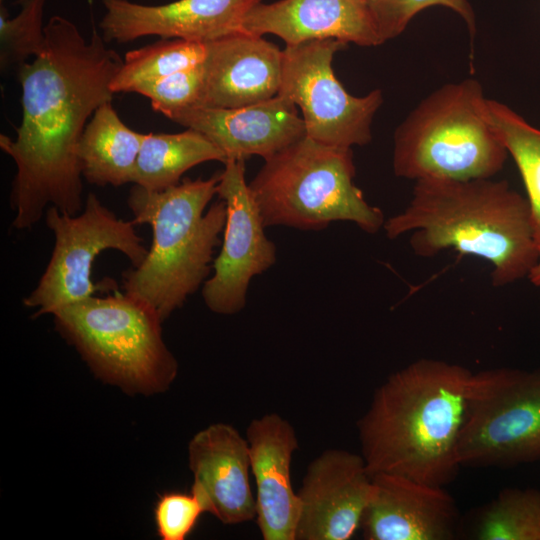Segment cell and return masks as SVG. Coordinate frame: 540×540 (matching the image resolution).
<instances>
[{
	"instance_id": "cell-1",
	"label": "cell",
	"mask_w": 540,
	"mask_h": 540,
	"mask_svg": "<svg viewBox=\"0 0 540 540\" xmlns=\"http://www.w3.org/2000/svg\"><path fill=\"white\" fill-rule=\"evenodd\" d=\"M44 46L17 70L22 119L14 139L0 148L16 165L10 205L12 227L29 230L48 207L69 215L84 206L78 145L94 112L114 96L110 84L123 59L93 29L89 40L55 15L44 27Z\"/></svg>"
},
{
	"instance_id": "cell-2",
	"label": "cell",
	"mask_w": 540,
	"mask_h": 540,
	"mask_svg": "<svg viewBox=\"0 0 540 540\" xmlns=\"http://www.w3.org/2000/svg\"><path fill=\"white\" fill-rule=\"evenodd\" d=\"M472 378L461 365L430 358L391 374L358 422L370 474H397L442 487L455 480Z\"/></svg>"
},
{
	"instance_id": "cell-3",
	"label": "cell",
	"mask_w": 540,
	"mask_h": 540,
	"mask_svg": "<svg viewBox=\"0 0 540 540\" xmlns=\"http://www.w3.org/2000/svg\"><path fill=\"white\" fill-rule=\"evenodd\" d=\"M383 229L389 239L411 232L421 257L455 249L488 261L495 287L528 278L540 260L529 202L506 181L417 180L408 206Z\"/></svg>"
},
{
	"instance_id": "cell-4",
	"label": "cell",
	"mask_w": 540,
	"mask_h": 540,
	"mask_svg": "<svg viewBox=\"0 0 540 540\" xmlns=\"http://www.w3.org/2000/svg\"><path fill=\"white\" fill-rule=\"evenodd\" d=\"M220 173L185 179L162 191L135 185L127 204L136 225L152 229L144 261L122 273L125 293L147 304L164 322L194 294L212 269L214 250L226 221V203L217 195Z\"/></svg>"
},
{
	"instance_id": "cell-5",
	"label": "cell",
	"mask_w": 540,
	"mask_h": 540,
	"mask_svg": "<svg viewBox=\"0 0 540 540\" xmlns=\"http://www.w3.org/2000/svg\"><path fill=\"white\" fill-rule=\"evenodd\" d=\"M354 177L351 148L305 135L266 159L249 187L266 227L319 231L346 221L374 234L383 228L384 214L365 200Z\"/></svg>"
},
{
	"instance_id": "cell-6",
	"label": "cell",
	"mask_w": 540,
	"mask_h": 540,
	"mask_svg": "<svg viewBox=\"0 0 540 540\" xmlns=\"http://www.w3.org/2000/svg\"><path fill=\"white\" fill-rule=\"evenodd\" d=\"M507 155L488 119L480 83L466 79L434 91L398 126L393 170L415 181L491 178Z\"/></svg>"
},
{
	"instance_id": "cell-7",
	"label": "cell",
	"mask_w": 540,
	"mask_h": 540,
	"mask_svg": "<svg viewBox=\"0 0 540 540\" xmlns=\"http://www.w3.org/2000/svg\"><path fill=\"white\" fill-rule=\"evenodd\" d=\"M52 315L57 331L104 382L152 394L174 381L178 364L163 340L162 320L141 300L116 289Z\"/></svg>"
},
{
	"instance_id": "cell-8",
	"label": "cell",
	"mask_w": 540,
	"mask_h": 540,
	"mask_svg": "<svg viewBox=\"0 0 540 540\" xmlns=\"http://www.w3.org/2000/svg\"><path fill=\"white\" fill-rule=\"evenodd\" d=\"M457 455L461 467L540 461V369L473 373Z\"/></svg>"
},
{
	"instance_id": "cell-9",
	"label": "cell",
	"mask_w": 540,
	"mask_h": 540,
	"mask_svg": "<svg viewBox=\"0 0 540 540\" xmlns=\"http://www.w3.org/2000/svg\"><path fill=\"white\" fill-rule=\"evenodd\" d=\"M44 217L55 242L40 280L23 299L26 307L36 309L33 318L53 314L94 296L97 291L116 290L109 282L92 281L94 261L103 251L121 252L132 267L139 266L148 253L135 230V222L119 218L95 193L87 195L82 211L76 215L50 206Z\"/></svg>"
},
{
	"instance_id": "cell-10",
	"label": "cell",
	"mask_w": 540,
	"mask_h": 540,
	"mask_svg": "<svg viewBox=\"0 0 540 540\" xmlns=\"http://www.w3.org/2000/svg\"><path fill=\"white\" fill-rule=\"evenodd\" d=\"M347 44L336 39L286 45L277 95L302 111L306 135L318 142L352 148L371 141V124L383 102L380 90L350 95L336 78L332 61Z\"/></svg>"
},
{
	"instance_id": "cell-11",
	"label": "cell",
	"mask_w": 540,
	"mask_h": 540,
	"mask_svg": "<svg viewBox=\"0 0 540 540\" xmlns=\"http://www.w3.org/2000/svg\"><path fill=\"white\" fill-rule=\"evenodd\" d=\"M220 172L217 195L226 203L221 249L213 274L202 286L207 308L220 315L240 312L247 302L251 280L277 259V248L265 233V224L245 179V160H228Z\"/></svg>"
},
{
	"instance_id": "cell-12",
	"label": "cell",
	"mask_w": 540,
	"mask_h": 540,
	"mask_svg": "<svg viewBox=\"0 0 540 540\" xmlns=\"http://www.w3.org/2000/svg\"><path fill=\"white\" fill-rule=\"evenodd\" d=\"M373 477L362 455L328 449L309 465L297 492L295 540H348L360 528Z\"/></svg>"
},
{
	"instance_id": "cell-13",
	"label": "cell",
	"mask_w": 540,
	"mask_h": 540,
	"mask_svg": "<svg viewBox=\"0 0 540 540\" xmlns=\"http://www.w3.org/2000/svg\"><path fill=\"white\" fill-rule=\"evenodd\" d=\"M100 21L106 42H129L148 35L207 43L242 32L247 13L261 0H178L143 5L128 0H102Z\"/></svg>"
},
{
	"instance_id": "cell-14",
	"label": "cell",
	"mask_w": 540,
	"mask_h": 540,
	"mask_svg": "<svg viewBox=\"0 0 540 540\" xmlns=\"http://www.w3.org/2000/svg\"><path fill=\"white\" fill-rule=\"evenodd\" d=\"M296 107L276 95L239 108L189 106L166 117L203 134L225 154L227 161L245 160L253 155L266 160L306 135Z\"/></svg>"
},
{
	"instance_id": "cell-15",
	"label": "cell",
	"mask_w": 540,
	"mask_h": 540,
	"mask_svg": "<svg viewBox=\"0 0 540 540\" xmlns=\"http://www.w3.org/2000/svg\"><path fill=\"white\" fill-rule=\"evenodd\" d=\"M373 491L360 529L366 540H451L460 530L453 497L442 486L408 477L372 475Z\"/></svg>"
},
{
	"instance_id": "cell-16",
	"label": "cell",
	"mask_w": 540,
	"mask_h": 540,
	"mask_svg": "<svg viewBox=\"0 0 540 540\" xmlns=\"http://www.w3.org/2000/svg\"><path fill=\"white\" fill-rule=\"evenodd\" d=\"M188 463L191 491L205 512L228 525L256 518L249 444L233 426L215 423L197 432L188 444Z\"/></svg>"
},
{
	"instance_id": "cell-17",
	"label": "cell",
	"mask_w": 540,
	"mask_h": 540,
	"mask_svg": "<svg viewBox=\"0 0 540 540\" xmlns=\"http://www.w3.org/2000/svg\"><path fill=\"white\" fill-rule=\"evenodd\" d=\"M202 88L197 105L239 108L273 98L282 78V51L244 32L205 43Z\"/></svg>"
},
{
	"instance_id": "cell-18",
	"label": "cell",
	"mask_w": 540,
	"mask_h": 540,
	"mask_svg": "<svg viewBox=\"0 0 540 540\" xmlns=\"http://www.w3.org/2000/svg\"><path fill=\"white\" fill-rule=\"evenodd\" d=\"M246 435L261 536L295 540L299 517V498L291 481V462L298 448L295 430L285 418L270 413L252 420Z\"/></svg>"
},
{
	"instance_id": "cell-19",
	"label": "cell",
	"mask_w": 540,
	"mask_h": 540,
	"mask_svg": "<svg viewBox=\"0 0 540 540\" xmlns=\"http://www.w3.org/2000/svg\"><path fill=\"white\" fill-rule=\"evenodd\" d=\"M242 32L274 34L286 45L336 39L346 44H383L366 3L361 0H279L260 2L245 16Z\"/></svg>"
},
{
	"instance_id": "cell-20",
	"label": "cell",
	"mask_w": 540,
	"mask_h": 540,
	"mask_svg": "<svg viewBox=\"0 0 540 540\" xmlns=\"http://www.w3.org/2000/svg\"><path fill=\"white\" fill-rule=\"evenodd\" d=\"M145 138L120 119L111 102L88 121L78 145L82 177L90 184L114 187L131 183Z\"/></svg>"
},
{
	"instance_id": "cell-21",
	"label": "cell",
	"mask_w": 540,
	"mask_h": 540,
	"mask_svg": "<svg viewBox=\"0 0 540 540\" xmlns=\"http://www.w3.org/2000/svg\"><path fill=\"white\" fill-rule=\"evenodd\" d=\"M207 161L225 163V154L200 132L187 128L180 133H147L131 183L162 191L180 183L182 175Z\"/></svg>"
},
{
	"instance_id": "cell-22",
	"label": "cell",
	"mask_w": 540,
	"mask_h": 540,
	"mask_svg": "<svg viewBox=\"0 0 540 540\" xmlns=\"http://www.w3.org/2000/svg\"><path fill=\"white\" fill-rule=\"evenodd\" d=\"M468 535L477 540H540V491L505 488L473 512Z\"/></svg>"
},
{
	"instance_id": "cell-23",
	"label": "cell",
	"mask_w": 540,
	"mask_h": 540,
	"mask_svg": "<svg viewBox=\"0 0 540 540\" xmlns=\"http://www.w3.org/2000/svg\"><path fill=\"white\" fill-rule=\"evenodd\" d=\"M487 116L522 176L540 256V129L496 100L487 99Z\"/></svg>"
},
{
	"instance_id": "cell-24",
	"label": "cell",
	"mask_w": 540,
	"mask_h": 540,
	"mask_svg": "<svg viewBox=\"0 0 540 540\" xmlns=\"http://www.w3.org/2000/svg\"><path fill=\"white\" fill-rule=\"evenodd\" d=\"M205 43L162 39L126 53L110 87L113 93L135 92L147 84L202 63Z\"/></svg>"
},
{
	"instance_id": "cell-25",
	"label": "cell",
	"mask_w": 540,
	"mask_h": 540,
	"mask_svg": "<svg viewBox=\"0 0 540 540\" xmlns=\"http://www.w3.org/2000/svg\"><path fill=\"white\" fill-rule=\"evenodd\" d=\"M46 0H19L20 11L10 18L0 8V68L18 70L31 57L40 54L45 34L43 14Z\"/></svg>"
},
{
	"instance_id": "cell-26",
	"label": "cell",
	"mask_w": 540,
	"mask_h": 540,
	"mask_svg": "<svg viewBox=\"0 0 540 540\" xmlns=\"http://www.w3.org/2000/svg\"><path fill=\"white\" fill-rule=\"evenodd\" d=\"M432 6H443L457 13L471 37L475 36V15L468 0H376L368 5L383 42L400 35L415 15Z\"/></svg>"
},
{
	"instance_id": "cell-27",
	"label": "cell",
	"mask_w": 540,
	"mask_h": 540,
	"mask_svg": "<svg viewBox=\"0 0 540 540\" xmlns=\"http://www.w3.org/2000/svg\"><path fill=\"white\" fill-rule=\"evenodd\" d=\"M203 81L202 66L182 70L139 86L134 93L149 98L154 110L163 115L198 103Z\"/></svg>"
},
{
	"instance_id": "cell-28",
	"label": "cell",
	"mask_w": 540,
	"mask_h": 540,
	"mask_svg": "<svg viewBox=\"0 0 540 540\" xmlns=\"http://www.w3.org/2000/svg\"><path fill=\"white\" fill-rule=\"evenodd\" d=\"M205 508L192 492H167L154 506V520L162 540H184L194 530Z\"/></svg>"
},
{
	"instance_id": "cell-29",
	"label": "cell",
	"mask_w": 540,
	"mask_h": 540,
	"mask_svg": "<svg viewBox=\"0 0 540 540\" xmlns=\"http://www.w3.org/2000/svg\"><path fill=\"white\" fill-rule=\"evenodd\" d=\"M528 278L535 286H540V260L531 271Z\"/></svg>"
},
{
	"instance_id": "cell-30",
	"label": "cell",
	"mask_w": 540,
	"mask_h": 540,
	"mask_svg": "<svg viewBox=\"0 0 540 540\" xmlns=\"http://www.w3.org/2000/svg\"><path fill=\"white\" fill-rule=\"evenodd\" d=\"M362 2L366 3L367 5L371 4L372 2L376 0H361Z\"/></svg>"
}]
</instances>
